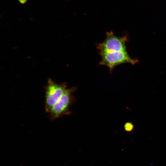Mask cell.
<instances>
[{
    "instance_id": "4",
    "label": "cell",
    "mask_w": 166,
    "mask_h": 166,
    "mask_svg": "<svg viewBox=\"0 0 166 166\" xmlns=\"http://www.w3.org/2000/svg\"><path fill=\"white\" fill-rule=\"evenodd\" d=\"M65 82L61 84L56 83L49 78L45 86V109L48 113L67 89Z\"/></svg>"
},
{
    "instance_id": "5",
    "label": "cell",
    "mask_w": 166,
    "mask_h": 166,
    "mask_svg": "<svg viewBox=\"0 0 166 166\" xmlns=\"http://www.w3.org/2000/svg\"><path fill=\"white\" fill-rule=\"evenodd\" d=\"M124 127L125 131L130 132L133 129L134 125L131 122H127L125 124Z\"/></svg>"
},
{
    "instance_id": "1",
    "label": "cell",
    "mask_w": 166,
    "mask_h": 166,
    "mask_svg": "<svg viewBox=\"0 0 166 166\" xmlns=\"http://www.w3.org/2000/svg\"><path fill=\"white\" fill-rule=\"evenodd\" d=\"M77 89V88L75 87L66 89L47 113L50 121H53L64 115H68L71 113L69 110L70 107L76 101L73 93Z\"/></svg>"
},
{
    "instance_id": "2",
    "label": "cell",
    "mask_w": 166,
    "mask_h": 166,
    "mask_svg": "<svg viewBox=\"0 0 166 166\" xmlns=\"http://www.w3.org/2000/svg\"><path fill=\"white\" fill-rule=\"evenodd\" d=\"M99 54L101 57L100 65L108 67L110 73L112 72L115 67L119 65L129 63L134 65L139 61L136 58H131L127 51L106 52Z\"/></svg>"
},
{
    "instance_id": "6",
    "label": "cell",
    "mask_w": 166,
    "mask_h": 166,
    "mask_svg": "<svg viewBox=\"0 0 166 166\" xmlns=\"http://www.w3.org/2000/svg\"><path fill=\"white\" fill-rule=\"evenodd\" d=\"M19 1L22 4H25L27 2V0H19Z\"/></svg>"
},
{
    "instance_id": "3",
    "label": "cell",
    "mask_w": 166,
    "mask_h": 166,
    "mask_svg": "<svg viewBox=\"0 0 166 166\" xmlns=\"http://www.w3.org/2000/svg\"><path fill=\"white\" fill-rule=\"evenodd\" d=\"M127 35L119 37L112 31L106 33V37L102 43L98 44L97 48L99 53L106 52L127 51L126 43L128 42Z\"/></svg>"
}]
</instances>
